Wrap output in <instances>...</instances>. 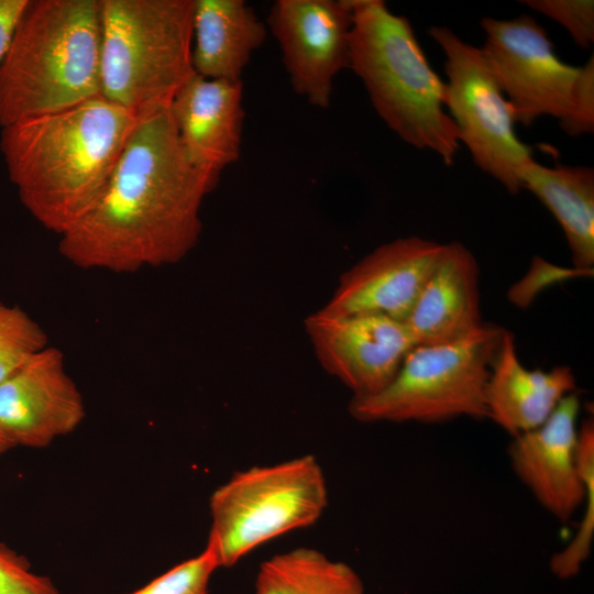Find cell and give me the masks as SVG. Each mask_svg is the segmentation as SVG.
<instances>
[{
  "label": "cell",
  "mask_w": 594,
  "mask_h": 594,
  "mask_svg": "<svg viewBox=\"0 0 594 594\" xmlns=\"http://www.w3.org/2000/svg\"><path fill=\"white\" fill-rule=\"evenodd\" d=\"M483 51L504 91L515 123L531 125L548 116L563 122L571 114L582 66L562 62L547 31L531 16L483 18Z\"/></svg>",
  "instance_id": "30bf717a"
},
{
  "label": "cell",
  "mask_w": 594,
  "mask_h": 594,
  "mask_svg": "<svg viewBox=\"0 0 594 594\" xmlns=\"http://www.w3.org/2000/svg\"><path fill=\"white\" fill-rule=\"evenodd\" d=\"M47 345L45 330L25 310L0 304V383Z\"/></svg>",
  "instance_id": "44dd1931"
},
{
  "label": "cell",
  "mask_w": 594,
  "mask_h": 594,
  "mask_svg": "<svg viewBox=\"0 0 594 594\" xmlns=\"http://www.w3.org/2000/svg\"><path fill=\"white\" fill-rule=\"evenodd\" d=\"M193 67L227 81L241 77L266 38V25L244 0H194Z\"/></svg>",
  "instance_id": "ac0fdd59"
},
{
  "label": "cell",
  "mask_w": 594,
  "mask_h": 594,
  "mask_svg": "<svg viewBox=\"0 0 594 594\" xmlns=\"http://www.w3.org/2000/svg\"><path fill=\"white\" fill-rule=\"evenodd\" d=\"M140 121L98 96L1 129L0 151L19 199L58 237L97 204Z\"/></svg>",
  "instance_id": "7a4b0ae2"
},
{
  "label": "cell",
  "mask_w": 594,
  "mask_h": 594,
  "mask_svg": "<svg viewBox=\"0 0 594 594\" xmlns=\"http://www.w3.org/2000/svg\"><path fill=\"white\" fill-rule=\"evenodd\" d=\"M14 447V443L0 430V455Z\"/></svg>",
  "instance_id": "83f0119b"
},
{
  "label": "cell",
  "mask_w": 594,
  "mask_h": 594,
  "mask_svg": "<svg viewBox=\"0 0 594 594\" xmlns=\"http://www.w3.org/2000/svg\"><path fill=\"white\" fill-rule=\"evenodd\" d=\"M101 95L139 121L195 74L194 0H100Z\"/></svg>",
  "instance_id": "5b68a950"
},
{
  "label": "cell",
  "mask_w": 594,
  "mask_h": 594,
  "mask_svg": "<svg viewBox=\"0 0 594 594\" xmlns=\"http://www.w3.org/2000/svg\"><path fill=\"white\" fill-rule=\"evenodd\" d=\"M570 136L593 133L594 131V57L582 66L578 90L571 114L560 123Z\"/></svg>",
  "instance_id": "484cf974"
},
{
  "label": "cell",
  "mask_w": 594,
  "mask_h": 594,
  "mask_svg": "<svg viewBox=\"0 0 594 594\" xmlns=\"http://www.w3.org/2000/svg\"><path fill=\"white\" fill-rule=\"evenodd\" d=\"M593 270L562 268L535 257L526 276L509 289L508 298L518 307H527L544 286L573 276H590Z\"/></svg>",
  "instance_id": "d4e9b609"
},
{
  "label": "cell",
  "mask_w": 594,
  "mask_h": 594,
  "mask_svg": "<svg viewBox=\"0 0 594 594\" xmlns=\"http://www.w3.org/2000/svg\"><path fill=\"white\" fill-rule=\"evenodd\" d=\"M328 505L321 465L314 455L235 472L209 497L207 544L229 568L261 544L316 524Z\"/></svg>",
  "instance_id": "52a82bcc"
},
{
  "label": "cell",
  "mask_w": 594,
  "mask_h": 594,
  "mask_svg": "<svg viewBox=\"0 0 594 594\" xmlns=\"http://www.w3.org/2000/svg\"><path fill=\"white\" fill-rule=\"evenodd\" d=\"M521 189L531 191L561 226L575 268L594 264V169L544 166L531 160L520 173Z\"/></svg>",
  "instance_id": "d6986e66"
},
{
  "label": "cell",
  "mask_w": 594,
  "mask_h": 594,
  "mask_svg": "<svg viewBox=\"0 0 594 594\" xmlns=\"http://www.w3.org/2000/svg\"><path fill=\"white\" fill-rule=\"evenodd\" d=\"M575 388L569 366L528 370L518 358L512 332L505 330L486 385L488 418L515 437L543 424Z\"/></svg>",
  "instance_id": "e0dca14e"
},
{
  "label": "cell",
  "mask_w": 594,
  "mask_h": 594,
  "mask_svg": "<svg viewBox=\"0 0 594 594\" xmlns=\"http://www.w3.org/2000/svg\"><path fill=\"white\" fill-rule=\"evenodd\" d=\"M217 569L216 557L206 546L198 556L180 562L130 594H207L210 578Z\"/></svg>",
  "instance_id": "7402d4cb"
},
{
  "label": "cell",
  "mask_w": 594,
  "mask_h": 594,
  "mask_svg": "<svg viewBox=\"0 0 594 594\" xmlns=\"http://www.w3.org/2000/svg\"><path fill=\"white\" fill-rule=\"evenodd\" d=\"M405 322L417 345L455 342L484 323L480 312L477 262L462 243H444Z\"/></svg>",
  "instance_id": "2e32d148"
},
{
  "label": "cell",
  "mask_w": 594,
  "mask_h": 594,
  "mask_svg": "<svg viewBox=\"0 0 594 594\" xmlns=\"http://www.w3.org/2000/svg\"><path fill=\"white\" fill-rule=\"evenodd\" d=\"M427 32L446 56L444 105L460 143L482 172L517 194L520 173L534 160L532 148L516 135L510 105L485 52L449 28L432 25Z\"/></svg>",
  "instance_id": "ba28073f"
},
{
  "label": "cell",
  "mask_w": 594,
  "mask_h": 594,
  "mask_svg": "<svg viewBox=\"0 0 594 594\" xmlns=\"http://www.w3.org/2000/svg\"><path fill=\"white\" fill-rule=\"evenodd\" d=\"M219 180L187 158L169 108L141 120L97 204L59 237L82 270L117 274L173 265L198 244L205 197Z\"/></svg>",
  "instance_id": "6da1fadb"
},
{
  "label": "cell",
  "mask_w": 594,
  "mask_h": 594,
  "mask_svg": "<svg viewBox=\"0 0 594 594\" xmlns=\"http://www.w3.org/2000/svg\"><path fill=\"white\" fill-rule=\"evenodd\" d=\"M504 332L483 323L455 342L415 345L384 389L351 398L350 415L361 422L488 418L486 385Z\"/></svg>",
  "instance_id": "8992f818"
},
{
  "label": "cell",
  "mask_w": 594,
  "mask_h": 594,
  "mask_svg": "<svg viewBox=\"0 0 594 594\" xmlns=\"http://www.w3.org/2000/svg\"><path fill=\"white\" fill-rule=\"evenodd\" d=\"M86 415L64 354L47 345L0 383V430L14 443L41 449L66 436Z\"/></svg>",
  "instance_id": "4fadbf2b"
},
{
  "label": "cell",
  "mask_w": 594,
  "mask_h": 594,
  "mask_svg": "<svg viewBox=\"0 0 594 594\" xmlns=\"http://www.w3.org/2000/svg\"><path fill=\"white\" fill-rule=\"evenodd\" d=\"M101 95V1L29 0L0 63V127Z\"/></svg>",
  "instance_id": "3957f363"
},
{
  "label": "cell",
  "mask_w": 594,
  "mask_h": 594,
  "mask_svg": "<svg viewBox=\"0 0 594 594\" xmlns=\"http://www.w3.org/2000/svg\"><path fill=\"white\" fill-rule=\"evenodd\" d=\"M350 69L372 106L404 142L451 165L460 148L446 111L444 81L428 63L409 20L382 0H351Z\"/></svg>",
  "instance_id": "277c9868"
},
{
  "label": "cell",
  "mask_w": 594,
  "mask_h": 594,
  "mask_svg": "<svg viewBox=\"0 0 594 594\" xmlns=\"http://www.w3.org/2000/svg\"><path fill=\"white\" fill-rule=\"evenodd\" d=\"M0 594H59L50 578L32 571L30 561L0 543Z\"/></svg>",
  "instance_id": "cb8c5ba5"
},
{
  "label": "cell",
  "mask_w": 594,
  "mask_h": 594,
  "mask_svg": "<svg viewBox=\"0 0 594 594\" xmlns=\"http://www.w3.org/2000/svg\"><path fill=\"white\" fill-rule=\"evenodd\" d=\"M169 112L189 162L219 180L223 169L240 157L243 82L195 73L176 94Z\"/></svg>",
  "instance_id": "9a60e30c"
},
{
  "label": "cell",
  "mask_w": 594,
  "mask_h": 594,
  "mask_svg": "<svg viewBox=\"0 0 594 594\" xmlns=\"http://www.w3.org/2000/svg\"><path fill=\"white\" fill-rule=\"evenodd\" d=\"M444 243L411 235L384 243L339 278L320 310L332 316L382 315L406 321Z\"/></svg>",
  "instance_id": "5bb4252c"
},
{
  "label": "cell",
  "mask_w": 594,
  "mask_h": 594,
  "mask_svg": "<svg viewBox=\"0 0 594 594\" xmlns=\"http://www.w3.org/2000/svg\"><path fill=\"white\" fill-rule=\"evenodd\" d=\"M304 326L322 369L352 397L384 389L417 345L406 322L382 315L332 316L318 310Z\"/></svg>",
  "instance_id": "7c38bea8"
},
{
  "label": "cell",
  "mask_w": 594,
  "mask_h": 594,
  "mask_svg": "<svg viewBox=\"0 0 594 594\" xmlns=\"http://www.w3.org/2000/svg\"><path fill=\"white\" fill-rule=\"evenodd\" d=\"M351 0H277L267 24L294 91L324 109L334 79L350 68Z\"/></svg>",
  "instance_id": "8fae6325"
},
{
  "label": "cell",
  "mask_w": 594,
  "mask_h": 594,
  "mask_svg": "<svg viewBox=\"0 0 594 594\" xmlns=\"http://www.w3.org/2000/svg\"><path fill=\"white\" fill-rule=\"evenodd\" d=\"M580 408L579 396L566 395L543 424L509 446L516 475L561 522L581 506L594 509V422L586 418L578 428Z\"/></svg>",
  "instance_id": "9c48e42d"
},
{
  "label": "cell",
  "mask_w": 594,
  "mask_h": 594,
  "mask_svg": "<svg viewBox=\"0 0 594 594\" xmlns=\"http://www.w3.org/2000/svg\"><path fill=\"white\" fill-rule=\"evenodd\" d=\"M254 594H365L359 574L312 548L277 553L261 563Z\"/></svg>",
  "instance_id": "ffe728a7"
},
{
  "label": "cell",
  "mask_w": 594,
  "mask_h": 594,
  "mask_svg": "<svg viewBox=\"0 0 594 594\" xmlns=\"http://www.w3.org/2000/svg\"><path fill=\"white\" fill-rule=\"evenodd\" d=\"M562 25L572 40L582 48H590L594 42V2L592 0H521Z\"/></svg>",
  "instance_id": "603a6c76"
},
{
  "label": "cell",
  "mask_w": 594,
  "mask_h": 594,
  "mask_svg": "<svg viewBox=\"0 0 594 594\" xmlns=\"http://www.w3.org/2000/svg\"><path fill=\"white\" fill-rule=\"evenodd\" d=\"M29 0H0V63Z\"/></svg>",
  "instance_id": "4316f807"
}]
</instances>
